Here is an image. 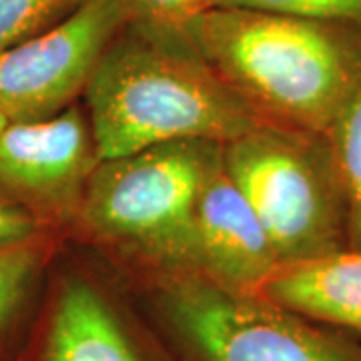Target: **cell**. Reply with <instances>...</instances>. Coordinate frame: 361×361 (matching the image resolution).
<instances>
[{"label": "cell", "mask_w": 361, "mask_h": 361, "mask_svg": "<svg viewBox=\"0 0 361 361\" xmlns=\"http://www.w3.org/2000/svg\"><path fill=\"white\" fill-rule=\"evenodd\" d=\"M180 32L275 127L327 137L361 80V30L353 26L213 4Z\"/></svg>", "instance_id": "obj_1"}, {"label": "cell", "mask_w": 361, "mask_h": 361, "mask_svg": "<svg viewBox=\"0 0 361 361\" xmlns=\"http://www.w3.org/2000/svg\"><path fill=\"white\" fill-rule=\"evenodd\" d=\"M85 104L101 161L157 145H225L267 125L180 28L129 23L104 52Z\"/></svg>", "instance_id": "obj_2"}, {"label": "cell", "mask_w": 361, "mask_h": 361, "mask_svg": "<svg viewBox=\"0 0 361 361\" xmlns=\"http://www.w3.org/2000/svg\"><path fill=\"white\" fill-rule=\"evenodd\" d=\"M221 145L180 141L101 161L73 231L129 281L199 273L197 201Z\"/></svg>", "instance_id": "obj_3"}, {"label": "cell", "mask_w": 361, "mask_h": 361, "mask_svg": "<svg viewBox=\"0 0 361 361\" xmlns=\"http://www.w3.org/2000/svg\"><path fill=\"white\" fill-rule=\"evenodd\" d=\"M129 287L177 361H361L360 337L199 273Z\"/></svg>", "instance_id": "obj_4"}, {"label": "cell", "mask_w": 361, "mask_h": 361, "mask_svg": "<svg viewBox=\"0 0 361 361\" xmlns=\"http://www.w3.org/2000/svg\"><path fill=\"white\" fill-rule=\"evenodd\" d=\"M221 159L281 265L348 249L345 197L327 137L263 125L221 145Z\"/></svg>", "instance_id": "obj_5"}, {"label": "cell", "mask_w": 361, "mask_h": 361, "mask_svg": "<svg viewBox=\"0 0 361 361\" xmlns=\"http://www.w3.org/2000/svg\"><path fill=\"white\" fill-rule=\"evenodd\" d=\"M129 23L121 0H87L63 23L0 51V113L8 123H23L77 104L104 52Z\"/></svg>", "instance_id": "obj_6"}, {"label": "cell", "mask_w": 361, "mask_h": 361, "mask_svg": "<svg viewBox=\"0 0 361 361\" xmlns=\"http://www.w3.org/2000/svg\"><path fill=\"white\" fill-rule=\"evenodd\" d=\"M101 157L78 104L0 129V189L47 233L75 229Z\"/></svg>", "instance_id": "obj_7"}, {"label": "cell", "mask_w": 361, "mask_h": 361, "mask_svg": "<svg viewBox=\"0 0 361 361\" xmlns=\"http://www.w3.org/2000/svg\"><path fill=\"white\" fill-rule=\"evenodd\" d=\"M25 361H177L130 293L90 273L54 285Z\"/></svg>", "instance_id": "obj_8"}, {"label": "cell", "mask_w": 361, "mask_h": 361, "mask_svg": "<svg viewBox=\"0 0 361 361\" xmlns=\"http://www.w3.org/2000/svg\"><path fill=\"white\" fill-rule=\"evenodd\" d=\"M199 275L235 293L255 295L281 263L269 237L223 167L209 171L197 201Z\"/></svg>", "instance_id": "obj_9"}, {"label": "cell", "mask_w": 361, "mask_h": 361, "mask_svg": "<svg viewBox=\"0 0 361 361\" xmlns=\"http://www.w3.org/2000/svg\"><path fill=\"white\" fill-rule=\"evenodd\" d=\"M255 295L361 337V251L279 265Z\"/></svg>", "instance_id": "obj_10"}, {"label": "cell", "mask_w": 361, "mask_h": 361, "mask_svg": "<svg viewBox=\"0 0 361 361\" xmlns=\"http://www.w3.org/2000/svg\"><path fill=\"white\" fill-rule=\"evenodd\" d=\"M49 235L0 249V351L25 317L40 269L49 257Z\"/></svg>", "instance_id": "obj_11"}, {"label": "cell", "mask_w": 361, "mask_h": 361, "mask_svg": "<svg viewBox=\"0 0 361 361\" xmlns=\"http://www.w3.org/2000/svg\"><path fill=\"white\" fill-rule=\"evenodd\" d=\"M348 211V249L361 251V80L327 133Z\"/></svg>", "instance_id": "obj_12"}, {"label": "cell", "mask_w": 361, "mask_h": 361, "mask_svg": "<svg viewBox=\"0 0 361 361\" xmlns=\"http://www.w3.org/2000/svg\"><path fill=\"white\" fill-rule=\"evenodd\" d=\"M87 0H0V51L63 23Z\"/></svg>", "instance_id": "obj_13"}, {"label": "cell", "mask_w": 361, "mask_h": 361, "mask_svg": "<svg viewBox=\"0 0 361 361\" xmlns=\"http://www.w3.org/2000/svg\"><path fill=\"white\" fill-rule=\"evenodd\" d=\"M213 4L336 23L361 30V0H213Z\"/></svg>", "instance_id": "obj_14"}, {"label": "cell", "mask_w": 361, "mask_h": 361, "mask_svg": "<svg viewBox=\"0 0 361 361\" xmlns=\"http://www.w3.org/2000/svg\"><path fill=\"white\" fill-rule=\"evenodd\" d=\"M133 23L180 28L195 14L211 6L209 0H121Z\"/></svg>", "instance_id": "obj_15"}, {"label": "cell", "mask_w": 361, "mask_h": 361, "mask_svg": "<svg viewBox=\"0 0 361 361\" xmlns=\"http://www.w3.org/2000/svg\"><path fill=\"white\" fill-rule=\"evenodd\" d=\"M47 233L32 215H28L23 207L14 203L8 195L0 189V249L32 241Z\"/></svg>", "instance_id": "obj_16"}, {"label": "cell", "mask_w": 361, "mask_h": 361, "mask_svg": "<svg viewBox=\"0 0 361 361\" xmlns=\"http://www.w3.org/2000/svg\"><path fill=\"white\" fill-rule=\"evenodd\" d=\"M6 123H8V121H6V118H4V115L0 113V129H2V127H4Z\"/></svg>", "instance_id": "obj_17"}, {"label": "cell", "mask_w": 361, "mask_h": 361, "mask_svg": "<svg viewBox=\"0 0 361 361\" xmlns=\"http://www.w3.org/2000/svg\"><path fill=\"white\" fill-rule=\"evenodd\" d=\"M209 2H211V4H213V0H209Z\"/></svg>", "instance_id": "obj_18"}]
</instances>
